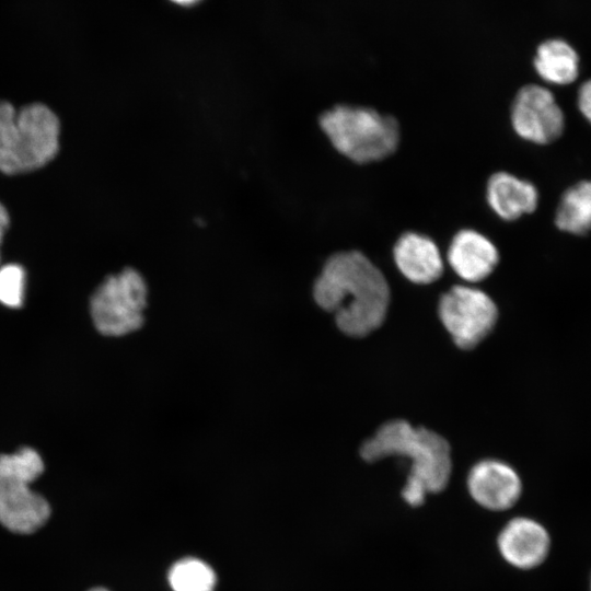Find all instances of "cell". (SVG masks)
<instances>
[{"mask_svg": "<svg viewBox=\"0 0 591 591\" xmlns=\"http://www.w3.org/2000/svg\"><path fill=\"white\" fill-rule=\"evenodd\" d=\"M312 293L315 303L333 313L337 327L350 337H364L382 325L391 296L385 276L359 251L329 256Z\"/></svg>", "mask_w": 591, "mask_h": 591, "instance_id": "cell-1", "label": "cell"}, {"mask_svg": "<svg viewBox=\"0 0 591 591\" xmlns=\"http://www.w3.org/2000/svg\"><path fill=\"white\" fill-rule=\"evenodd\" d=\"M360 455L370 463L389 456L407 457L410 467L402 496L412 507L422 505L427 494L442 491L452 472L449 442L439 433L403 419L383 424L362 443Z\"/></svg>", "mask_w": 591, "mask_h": 591, "instance_id": "cell-2", "label": "cell"}, {"mask_svg": "<svg viewBox=\"0 0 591 591\" xmlns=\"http://www.w3.org/2000/svg\"><path fill=\"white\" fill-rule=\"evenodd\" d=\"M59 132L58 117L46 105L16 109L0 102V171L20 174L46 165L59 150Z\"/></svg>", "mask_w": 591, "mask_h": 591, "instance_id": "cell-3", "label": "cell"}, {"mask_svg": "<svg viewBox=\"0 0 591 591\" xmlns=\"http://www.w3.org/2000/svg\"><path fill=\"white\" fill-rule=\"evenodd\" d=\"M318 121L333 147L359 164L390 157L399 143L397 120L370 107L339 104L325 111Z\"/></svg>", "mask_w": 591, "mask_h": 591, "instance_id": "cell-4", "label": "cell"}, {"mask_svg": "<svg viewBox=\"0 0 591 591\" xmlns=\"http://www.w3.org/2000/svg\"><path fill=\"white\" fill-rule=\"evenodd\" d=\"M43 472V459L32 448L0 454V523L5 529L30 534L49 519L48 501L31 488Z\"/></svg>", "mask_w": 591, "mask_h": 591, "instance_id": "cell-5", "label": "cell"}, {"mask_svg": "<svg viewBox=\"0 0 591 591\" xmlns=\"http://www.w3.org/2000/svg\"><path fill=\"white\" fill-rule=\"evenodd\" d=\"M148 286L143 276L127 267L106 277L90 300L92 322L104 336L120 337L140 329L146 321Z\"/></svg>", "mask_w": 591, "mask_h": 591, "instance_id": "cell-6", "label": "cell"}, {"mask_svg": "<svg viewBox=\"0 0 591 591\" xmlns=\"http://www.w3.org/2000/svg\"><path fill=\"white\" fill-rule=\"evenodd\" d=\"M438 314L454 344L463 350L479 345L498 321V309L484 291L470 286H453L443 293Z\"/></svg>", "mask_w": 591, "mask_h": 591, "instance_id": "cell-7", "label": "cell"}, {"mask_svg": "<svg viewBox=\"0 0 591 591\" xmlns=\"http://www.w3.org/2000/svg\"><path fill=\"white\" fill-rule=\"evenodd\" d=\"M511 125L522 139L546 144L560 137L565 117L549 90L528 84L518 91L513 100Z\"/></svg>", "mask_w": 591, "mask_h": 591, "instance_id": "cell-8", "label": "cell"}, {"mask_svg": "<svg viewBox=\"0 0 591 591\" xmlns=\"http://www.w3.org/2000/svg\"><path fill=\"white\" fill-rule=\"evenodd\" d=\"M467 489L474 501L483 508L503 511L517 503L522 483L508 464L497 460H484L471 468Z\"/></svg>", "mask_w": 591, "mask_h": 591, "instance_id": "cell-9", "label": "cell"}, {"mask_svg": "<svg viewBox=\"0 0 591 591\" xmlns=\"http://www.w3.org/2000/svg\"><path fill=\"white\" fill-rule=\"evenodd\" d=\"M549 545V536L543 525L528 518L512 519L498 536L501 556L520 569H531L542 564Z\"/></svg>", "mask_w": 591, "mask_h": 591, "instance_id": "cell-10", "label": "cell"}, {"mask_svg": "<svg viewBox=\"0 0 591 591\" xmlns=\"http://www.w3.org/2000/svg\"><path fill=\"white\" fill-rule=\"evenodd\" d=\"M448 262L454 273L467 282L486 279L499 262L495 244L482 233L464 229L452 239L448 250Z\"/></svg>", "mask_w": 591, "mask_h": 591, "instance_id": "cell-11", "label": "cell"}, {"mask_svg": "<svg viewBox=\"0 0 591 591\" xmlns=\"http://www.w3.org/2000/svg\"><path fill=\"white\" fill-rule=\"evenodd\" d=\"M394 262L410 282L429 285L443 274V260L437 244L427 235L405 232L393 248Z\"/></svg>", "mask_w": 591, "mask_h": 591, "instance_id": "cell-12", "label": "cell"}, {"mask_svg": "<svg viewBox=\"0 0 591 591\" xmlns=\"http://www.w3.org/2000/svg\"><path fill=\"white\" fill-rule=\"evenodd\" d=\"M486 197L490 208L501 219L512 221L537 207L536 187L507 172L493 174L487 182Z\"/></svg>", "mask_w": 591, "mask_h": 591, "instance_id": "cell-13", "label": "cell"}, {"mask_svg": "<svg viewBox=\"0 0 591 591\" xmlns=\"http://www.w3.org/2000/svg\"><path fill=\"white\" fill-rule=\"evenodd\" d=\"M534 67L544 81L565 85L577 79L579 57L567 42L558 38L548 39L538 46Z\"/></svg>", "mask_w": 591, "mask_h": 591, "instance_id": "cell-14", "label": "cell"}, {"mask_svg": "<svg viewBox=\"0 0 591 591\" xmlns=\"http://www.w3.org/2000/svg\"><path fill=\"white\" fill-rule=\"evenodd\" d=\"M555 224L559 230L576 235L591 231V181H581L563 194Z\"/></svg>", "mask_w": 591, "mask_h": 591, "instance_id": "cell-15", "label": "cell"}, {"mask_svg": "<svg viewBox=\"0 0 591 591\" xmlns=\"http://www.w3.org/2000/svg\"><path fill=\"white\" fill-rule=\"evenodd\" d=\"M167 581L173 591H213L217 577L204 560L185 557L172 565Z\"/></svg>", "mask_w": 591, "mask_h": 591, "instance_id": "cell-16", "label": "cell"}, {"mask_svg": "<svg viewBox=\"0 0 591 591\" xmlns=\"http://www.w3.org/2000/svg\"><path fill=\"white\" fill-rule=\"evenodd\" d=\"M25 271L18 264L0 267V302L9 308H21L24 301Z\"/></svg>", "mask_w": 591, "mask_h": 591, "instance_id": "cell-17", "label": "cell"}, {"mask_svg": "<svg viewBox=\"0 0 591 591\" xmlns=\"http://www.w3.org/2000/svg\"><path fill=\"white\" fill-rule=\"evenodd\" d=\"M578 107L582 115L591 123V80L583 82L579 89Z\"/></svg>", "mask_w": 591, "mask_h": 591, "instance_id": "cell-18", "label": "cell"}, {"mask_svg": "<svg viewBox=\"0 0 591 591\" xmlns=\"http://www.w3.org/2000/svg\"><path fill=\"white\" fill-rule=\"evenodd\" d=\"M9 213L4 206L0 202V244L3 240V236L9 228Z\"/></svg>", "mask_w": 591, "mask_h": 591, "instance_id": "cell-19", "label": "cell"}, {"mask_svg": "<svg viewBox=\"0 0 591 591\" xmlns=\"http://www.w3.org/2000/svg\"><path fill=\"white\" fill-rule=\"evenodd\" d=\"M177 4H181V5H192V4H195L197 3L198 1L200 0H171Z\"/></svg>", "mask_w": 591, "mask_h": 591, "instance_id": "cell-20", "label": "cell"}, {"mask_svg": "<svg viewBox=\"0 0 591 591\" xmlns=\"http://www.w3.org/2000/svg\"><path fill=\"white\" fill-rule=\"evenodd\" d=\"M88 591H109V590H107L105 588H102V587H96V588L90 589Z\"/></svg>", "mask_w": 591, "mask_h": 591, "instance_id": "cell-21", "label": "cell"}]
</instances>
